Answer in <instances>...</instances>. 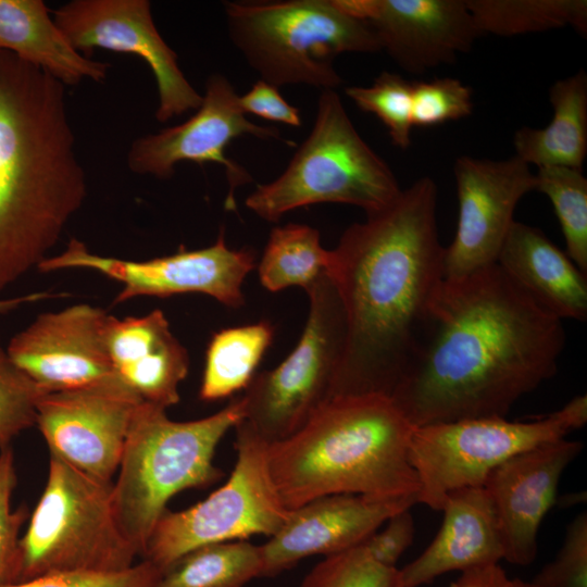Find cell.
<instances>
[{"label":"cell","instance_id":"12","mask_svg":"<svg viewBox=\"0 0 587 587\" xmlns=\"http://www.w3.org/2000/svg\"><path fill=\"white\" fill-rule=\"evenodd\" d=\"M255 264L251 249H232L222 229L216 241L196 250L145 261L123 260L92 253L72 238L66 249L48 257L39 265L43 273L66 268H88L122 284L114 303L140 296L171 297L183 294L207 295L217 302L239 309L245 304L242 285Z\"/></svg>","mask_w":587,"mask_h":587},{"label":"cell","instance_id":"35","mask_svg":"<svg viewBox=\"0 0 587 587\" xmlns=\"http://www.w3.org/2000/svg\"><path fill=\"white\" fill-rule=\"evenodd\" d=\"M16 486L12 448L0 449V587L18 582L20 532L27 519L24 505L12 510L11 498Z\"/></svg>","mask_w":587,"mask_h":587},{"label":"cell","instance_id":"14","mask_svg":"<svg viewBox=\"0 0 587 587\" xmlns=\"http://www.w3.org/2000/svg\"><path fill=\"white\" fill-rule=\"evenodd\" d=\"M453 173L459 211L455 235L445 247L444 277L449 279L497 263L519 201L536 189L535 173L515 155L505 160L462 155Z\"/></svg>","mask_w":587,"mask_h":587},{"label":"cell","instance_id":"8","mask_svg":"<svg viewBox=\"0 0 587 587\" xmlns=\"http://www.w3.org/2000/svg\"><path fill=\"white\" fill-rule=\"evenodd\" d=\"M137 554L118 526L113 483L50 453L45 489L20 540L18 582L55 573L122 572Z\"/></svg>","mask_w":587,"mask_h":587},{"label":"cell","instance_id":"19","mask_svg":"<svg viewBox=\"0 0 587 587\" xmlns=\"http://www.w3.org/2000/svg\"><path fill=\"white\" fill-rule=\"evenodd\" d=\"M583 448L578 440L548 441L510 458L487 476L483 487L498 519L503 560L519 566L534 562L540 524L555 503L563 472Z\"/></svg>","mask_w":587,"mask_h":587},{"label":"cell","instance_id":"40","mask_svg":"<svg viewBox=\"0 0 587 587\" xmlns=\"http://www.w3.org/2000/svg\"><path fill=\"white\" fill-rule=\"evenodd\" d=\"M510 578L499 564L462 572L450 587H509Z\"/></svg>","mask_w":587,"mask_h":587},{"label":"cell","instance_id":"3","mask_svg":"<svg viewBox=\"0 0 587 587\" xmlns=\"http://www.w3.org/2000/svg\"><path fill=\"white\" fill-rule=\"evenodd\" d=\"M87 195L64 85L0 52V290L48 258Z\"/></svg>","mask_w":587,"mask_h":587},{"label":"cell","instance_id":"5","mask_svg":"<svg viewBox=\"0 0 587 587\" xmlns=\"http://www.w3.org/2000/svg\"><path fill=\"white\" fill-rule=\"evenodd\" d=\"M165 411L145 401L137 405L113 484L118 526L140 555L173 496L221 478L213 464L216 447L243 419L240 396L195 421L176 422Z\"/></svg>","mask_w":587,"mask_h":587},{"label":"cell","instance_id":"28","mask_svg":"<svg viewBox=\"0 0 587 587\" xmlns=\"http://www.w3.org/2000/svg\"><path fill=\"white\" fill-rule=\"evenodd\" d=\"M329 250L320 232L305 224L288 223L272 228L258 265L261 285L271 292L289 287L307 290L327 273Z\"/></svg>","mask_w":587,"mask_h":587},{"label":"cell","instance_id":"15","mask_svg":"<svg viewBox=\"0 0 587 587\" xmlns=\"http://www.w3.org/2000/svg\"><path fill=\"white\" fill-rule=\"evenodd\" d=\"M239 96L222 74H212L197 112L186 122L137 139L129 150V168L137 174L170 178L175 165L189 161L216 163L225 167L229 184L226 210H236L235 190L249 183L251 176L225 155L226 147L240 136L280 139L278 129L259 126L246 117Z\"/></svg>","mask_w":587,"mask_h":587},{"label":"cell","instance_id":"20","mask_svg":"<svg viewBox=\"0 0 587 587\" xmlns=\"http://www.w3.org/2000/svg\"><path fill=\"white\" fill-rule=\"evenodd\" d=\"M416 498L376 499L357 494L316 498L291 510L286 523L260 545L262 576H274L315 554L330 555L361 545Z\"/></svg>","mask_w":587,"mask_h":587},{"label":"cell","instance_id":"32","mask_svg":"<svg viewBox=\"0 0 587 587\" xmlns=\"http://www.w3.org/2000/svg\"><path fill=\"white\" fill-rule=\"evenodd\" d=\"M300 587H402L399 569L371 558L362 546L326 555Z\"/></svg>","mask_w":587,"mask_h":587},{"label":"cell","instance_id":"27","mask_svg":"<svg viewBox=\"0 0 587 587\" xmlns=\"http://www.w3.org/2000/svg\"><path fill=\"white\" fill-rule=\"evenodd\" d=\"M260 545L247 540L213 544L184 554L151 587H243L262 576Z\"/></svg>","mask_w":587,"mask_h":587},{"label":"cell","instance_id":"39","mask_svg":"<svg viewBox=\"0 0 587 587\" xmlns=\"http://www.w3.org/2000/svg\"><path fill=\"white\" fill-rule=\"evenodd\" d=\"M245 114H253L261 118L286 124L294 127L301 125L298 108L289 104L279 93L278 88L259 79L238 99Z\"/></svg>","mask_w":587,"mask_h":587},{"label":"cell","instance_id":"22","mask_svg":"<svg viewBox=\"0 0 587 587\" xmlns=\"http://www.w3.org/2000/svg\"><path fill=\"white\" fill-rule=\"evenodd\" d=\"M440 511L442 523L432 542L399 569L402 587H421L449 572L495 565L504 559L496 511L483 486L448 494Z\"/></svg>","mask_w":587,"mask_h":587},{"label":"cell","instance_id":"33","mask_svg":"<svg viewBox=\"0 0 587 587\" xmlns=\"http://www.w3.org/2000/svg\"><path fill=\"white\" fill-rule=\"evenodd\" d=\"M46 394L0 346V449L36 425L38 405Z\"/></svg>","mask_w":587,"mask_h":587},{"label":"cell","instance_id":"38","mask_svg":"<svg viewBox=\"0 0 587 587\" xmlns=\"http://www.w3.org/2000/svg\"><path fill=\"white\" fill-rule=\"evenodd\" d=\"M414 532L413 516L410 509H405L392 514L382 530L374 532L360 546L376 562L397 567V562L413 542Z\"/></svg>","mask_w":587,"mask_h":587},{"label":"cell","instance_id":"42","mask_svg":"<svg viewBox=\"0 0 587 587\" xmlns=\"http://www.w3.org/2000/svg\"><path fill=\"white\" fill-rule=\"evenodd\" d=\"M509 587H530V586L527 582L515 578V579L509 580Z\"/></svg>","mask_w":587,"mask_h":587},{"label":"cell","instance_id":"25","mask_svg":"<svg viewBox=\"0 0 587 587\" xmlns=\"http://www.w3.org/2000/svg\"><path fill=\"white\" fill-rule=\"evenodd\" d=\"M553 115L544 128L523 126L513 136L515 157L540 167L582 170L587 154V74L554 82L549 90Z\"/></svg>","mask_w":587,"mask_h":587},{"label":"cell","instance_id":"11","mask_svg":"<svg viewBox=\"0 0 587 587\" xmlns=\"http://www.w3.org/2000/svg\"><path fill=\"white\" fill-rule=\"evenodd\" d=\"M237 460L223 486L182 511H165L142 552L161 571L197 548L273 536L288 520V510L273 483L268 444L245 424L235 426Z\"/></svg>","mask_w":587,"mask_h":587},{"label":"cell","instance_id":"36","mask_svg":"<svg viewBox=\"0 0 587 587\" xmlns=\"http://www.w3.org/2000/svg\"><path fill=\"white\" fill-rule=\"evenodd\" d=\"M530 587H587V513L567 525L560 550L528 582Z\"/></svg>","mask_w":587,"mask_h":587},{"label":"cell","instance_id":"16","mask_svg":"<svg viewBox=\"0 0 587 587\" xmlns=\"http://www.w3.org/2000/svg\"><path fill=\"white\" fill-rule=\"evenodd\" d=\"M140 402L122 383L48 392L39 402L36 425L51 454L112 482Z\"/></svg>","mask_w":587,"mask_h":587},{"label":"cell","instance_id":"24","mask_svg":"<svg viewBox=\"0 0 587 587\" xmlns=\"http://www.w3.org/2000/svg\"><path fill=\"white\" fill-rule=\"evenodd\" d=\"M41 68L63 85L101 82L109 65L75 50L42 0H0V52Z\"/></svg>","mask_w":587,"mask_h":587},{"label":"cell","instance_id":"29","mask_svg":"<svg viewBox=\"0 0 587 587\" xmlns=\"http://www.w3.org/2000/svg\"><path fill=\"white\" fill-rule=\"evenodd\" d=\"M479 34L517 36L565 26L587 33L586 0H465Z\"/></svg>","mask_w":587,"mask_h":587},{"label":"cell","instance_id":"34","mask_svg":"<svg viewBox=\"0 0 587 587\" xmlns=\"http://www.w3.org/2000/svg\"><path fill=\"white\" fill-rule=\"evenodd\" d=\"M472 90L452 77L412 82V125L430 127L472 114Z\"/></svg>","mask_w":587,"mask_h":587},{"label":"cell","instance_id":"26","mask_svg":"<svg viewBox=\"0 0 587 587\" xmlns=\"http://www.w3.org/2000/svg\"><path fill=\"white\" fill-rule=\"evenodd\" d=\"M273 336L274 328L267 321L213 334L205 351L199 398L211 402L245 390L257 374Z\"/></svg>","mask_w":587,"mask_h":587},{"label":"cell","instance_id":"37","mask_svg":"<svg viewBox=\"0 0 587 587\" xmlns=\"http://www.w3.org/2000/svg\"><path fill=\"white\" fill-rule=\"evenodd\" d=\"M162 571L143 560L115 573L71 572L38 576L3 587H151Z\"/></svg>","mask_w":587,"mask_h":587},{"label":"cell","instance_id":"31","mask_svg":"<svg viewBox=\"0 0 587 587\" xmlns=\"http://www.w3.org/2000/svg\"><path fill=\"white\" fill-rule=\"evenodd\" d=\"M345 92L360 110L378 117L395 146L401 149L411 146L412 82L399 74L382 72L371 86H352Z\"/></svg>","mask_w":587,"mask_h":587},{"label":"cell","instance_id":"7","mask_svg":"<svg viewBox=\"0 0 587 587\" xmlns=\"http://www.w3.org/2000/svg\"><path fill=\"white\" fill-rule=\"evenodd\" d=\"M389 165L363 140L336 90H322L312 130L285 171L259 185L246 208L278 222L287 212L316 203H342L366 215L388 208L401 193Z\"/></svg>","mask_w":587,"mask_h":587},{"label":"cell","instance_id":"1","mask_svg":"<svg viewBox=\"0 0 587 587\" xmlns=\"http://www.w3.org/2000/svg\"><path fill=\"white\" fill-rule=\"evenodd\" d=\"M565 340L562 320L497 263L444 278L391 399L414 427L505 417L555 375Z\"/></svg>","mask_w":587,"mask_h":587},{"label":"cell","instance_id":"41","mask_svg":"<svg viewBox=\"0 0 587 587\" xmlns=\"http://www.w3.org/2000/svg\"><path fill=\"white\" fill-rule=\"evenodd\" d=\"M53 296L54 295H51L49 292H33L25 296L0 299V314L13 311L25 303L35 302Z\"/></svg>","mask_w":587,"mask_h":587},{"label":"cell","instance_id":"18","mask_svg":"<svg viewBox=\"0 0 587 587\" xmlns=\"http://www.w3.org/2000/svg\"><path fill=\"white\" fill-rule=\"evenodd\" d=\"M375 32L382 50L405 72L451 64L480 35L465 0H337Z\"/></svg>","mask_w":587,"mask_h":587},{"label":"cell","instance_id":"6","mask_svg":"<svg viewBox=\"0 0 587 587\" xmlns=\"http://www.w3.org/2000/svg\"><path fill=\"white\" fill-rule=\"evenodd\" d=\"M224 9L233 45L277 88L335 90L342 83L334 66L339 54L382 50L373 28L337 0L230 1Z\"/></svg>","mask_w":587,"mask_h":587},{"label":"cell","instance_id":"30","mask_svg":"<svg viewBox=\"0 0 587 587\" xmlns=\"http://www.w3.org/2000/svg\"><path fill=\"white\" fill-rule=\"evenodd\" d=\"M536 189L545 193L555 212L566 245V254L587 272V178L582 170L540 167Z\"/></svg>","mask_w":587,"mask_h":587},{"label":"cell","instance_id":"13","mask_svg":"<svg viewBox=\"0 0 587 587\" xmlns=\"http://www.w3.org/2000/svg\"><path fill=\"white\" fill-rule=\"evenodd\" d=\"M53 21L86 58L101 48L145 60L157 80L159 122L201 105L202 96L186 79L177 54L159 34L148 0H73L54 11Z\"/></svg>","mask_w":587,"mask_h":587},{"label":"cell","instance_id":"10","mask_svg":"<svg viewBox=\"0 0 587 587\" xmlns=\"http://www.w3.org/2000/svg\"><path fill=\"white\" fill-rule=\"evenodd\" d=\"M305 291L308 317L296 347L276 367L257 373L240 396V422L268 445L297 433L330 400L345 351L346 316L327 273Z\"/></svg>","mask_w":587,"mask_h":587},{"label":"cell","instance_id":"17","mask_svg":"<svg viewBox=\"0 0 587 587\" xmlns=\"http://www.w3.org/2000/svg\"><path fill=\"white\" fill-rule=\"evenodd\" d=\"M108 315L87 303L42 313L11 338L7 352L47 392L122 383L105 348Z\"/></svg>","mask_w":587,"mask_h":587},{"label":"cell","instance_id":"9","mask_svg":"<svg viewBox=\"0 0 587 587\" xmlns=\"http://www.w3.org/2000/svg\"><path fill=\"white\" fill-rule=\"evenodd\" d=\"M587 422V397L572 398L537 420L466 419L414 427L409 461L419 479L417 503L440 511L448 494L482 487L510 458L548 441L565 438Z\"/></svg>","mask_w":587,"mask_h":587},{"label":"cell","instance_id":"21","mask_svg":"<svg viewBox=\"0 0 587 587\" xmlns=\"http://www.w3.org/2000/svg\"><path fill=\"white\" fill-rule=\"evenodd\" d=\"M104 341L114 374L129 390L164 409L178 403L189 354L162 310L123 319L109 314Z\"/></svg>","mask_w":587,"mask_h":587},{"label":"cell","instance_id":"23","mask_svg":"<svg viewBox=\"0 0 587 587\" xmlns=\"http://www.w3.org/2000/svg\"><path fill=\"white\" fill-rule=\"evenodd\" d=\"M497 264L517 286L560 320H586V273L539 228L514 221Z\"/></svg>","mask_w":587,"mask_h":587},{"label":"cell","instance_id":"2","mask_svg":"<svg viewBox=\"0 0 587 587\" xmlns=\"http://www.w3.org/2000/svg\"><path fill=\"white\" fill-rule=\"evenodd\" d=\"M437 199L435 182L421 177L329 250L327 275L347 325L332 398H391L408 370L445 278Z\"/></svg>","mask_w":587,"mask_h":587},{"label":"cell","instance_id":"4","mask_svg":"<svg viewBox=\"0 0 587 587\" xmlns=\"http://www.w3.org/2000/svg\"><path fill=\"white\" fill-rule=\"evenodd\" d=\"M413 429L390 397L332 398L297 433L268 445V469L284 505L295 510L336 494L417 499L409 461Z\"/></svg>","mask_w":587,"mask_h":587}]
</instances>
